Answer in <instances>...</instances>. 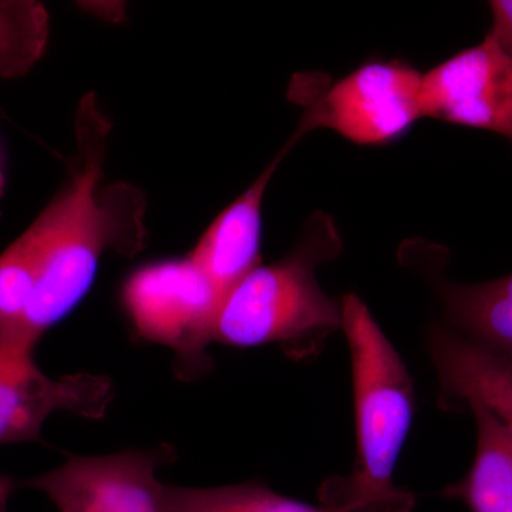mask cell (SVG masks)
Listing matches in <instances>:
<instances>
[{
	"mask_svg": "<svg viewBox=\"0 0 512 512\" xmlns=\"http://www.w3.org/2000/svg\"><path fill=\"white\" fill-rule=\"evenodd\" d=\"M427 348L439 379L441 404H483L512 434V363L437 323L429 330Z\"/></svg>",
	"mask_w": 512,
	"mask_h": 512,
	"instance_id": "cell-9",
	"label": "cell"
},
{
	"mask_svg": "<svg viewBox=\"0 0 512 512\" xmlns=\"http://www.w3.org/2000/svg\"><path fill=\"white\" fill-rule=\"evenodd\" d=\"M340 251L332 217L316 212L288 255L256 266L228 293L215 342L241 349L278 343L298 360L318 355L325 340L342 329V302L323 291L316 269Z\"/></svg>",
	"mask_w": 512,
	"mask_h": 512,
	"instance_id": "cell-3",
	"label": "cell"
},
{
	"mask_svg": "<svg viewBox=\"0 0 512 512\" xmlns=\"http://www.w3.org/2000/svg\"><path fill=\"white\" fill-rule=\"evenodd\" d=\"M164 504L167 512H326L276 493L261 481L212 488L164 484Z\"/></svg>",
	"mask_w": 512,
	"mask_h": 512,
	"instance_id": "cell-13",
	"label": "cell"
},
{
	"mask_svg": "<svg viewBox=\"0 0 512 512\" xmlns=\"http://www.w3.org/2000/svg\"><path fill=\"white\" fill-rule=\"evenodd\" d=\"M18 487V481L0 473V512H9L10 497H12V494L18 490Z\"/></svg>",
	"mask_w": 512,
	"mask_h": 512,
	"instance_id": "cell-17",
	"label": "cell"
},
{
	"mask_svg": "<svg viewBox=\"0 0 512 512\" xmlns=\"http://www.w3.org/2000/svg\"><path fill=\"white\" fill-rule=\"evenodd\" d=\"M446 325L512 363V274L480 284L434 281Z\"/></svg>",
	"mask_w": 512,
	"mask_h": 512,
	"instance_id": "cell-11",
	"label": "cell"
},
{
	"mask_svg": "<svg viewBox=\"0 0 512 512\" xmlns=\"http://www.w3.org/2000/svg\"><path fill=\"white\" fill-rule=\"evenodd\" d=\"M49 37V15L33 0H0V79H18L39 62Z\"/></svg>",
	"mask_w": 512,
	"mask_h": 512,
	"instance_id": "cell-14",
	"label": "cell"
},
{
	"mask_svg": "<svg viewBox=\"0 0 512 512\" xmlns=\"http://www.w3.org/2000/svg\"><path fill=\"white\" fill-rule=\"evenodd\" d=\"M342 330L352 365L356 458L348 476H332L320 485V507L412 512L416 497L393 480L416 409L412 376L366 303L353 293L342 299Z\"/></svg>",
	"mask_w": 512,
	"mask_h": 512,
	"instance_id": "cell-2",
	"label": "cell"
},
{
	"mask_svg": "<svg viewBox=\"0 0 512 512\" xmlns=\"http://www.w3.org/2000/svg\"><path fill=\"white\" fill-rule=\"evenodd\" d=\"M175 458L177 450L168 443L107 456H69L25 485L42 491L59 512H167L157 471Z\"/></svg>",
	"mask_w": 512,
	"mask_h": 512,
	"instance_id": "cell-6",
	"label": "cell"
},
{
	"mask_svg": "<svg viewBox=\"0 0 512 512\" xmlns=\"http://www.w3.org/2000/svg\"><path fill=\"white\" fill-rule=\"evenodd\" d=\"M36 286L32 248L20 235L0 254V346L32 350L25 343L26 320Z\"/></svg>",
	"mask_w": 512,
	"mask_h": 512,
	"instance_id": "cell-15",
	"label": "cell"
},
{
	"mask_svg": "<svg viewBox=\"0 0 512 512\" xmlns=\"http://www.w3.org/2000/svg\"><path fill=\"white\" fill-rule=\"evenodd\" d=\"M288 153L284 147L251 187L215 218L188 255L225 298L261 265L262 202L269 181Z\"/></svg>",
	"mask_w": 512,
	"mask_h": 512,
	"instance_id": "cell-10",
	"label": "cell"
},
{
	"mask_svg": "<svg viewBox=\"0 0 512 512\" xmlns=\"http://www.w3.org/2000/svg\"><path fill=\"white\" fill-rule=\"evenodd\" d=\"M421 74L407 63L370 62L332 82L295 76L289 99L302 104V119L286 147L316 128H329L359 146L396 141L420 120Z\"/></svg>",
	"mask_w": 512,
	"mask_h": 512,
	"instance_id": "cell-4",
	"label": "cell"
},
{
	"mask_svg": "<svg viewBox=\"0 0 512 512\" xmlns=\"http://www.w3.org/2000/svg\"><path fill=\"white\" fill-rule=\"evenodd\" d=\"M463 406L476 419V456L467 476L444 494L470 512H512V434L483 404Z\"/></svg>",
	"mask_w": 512,
	"mask_h": 512,
	"instance_id": "cell-12",
	"label": "cell"
},
{
	"mask_svg": "<svg viewBox=\"0 0 512 512\" xmlns=\"http://www.w3.org/2000/svg\"><path fill=\"white\" fill-rule=\"evenodd\" d=\"M421 116L500 134L512 143V56L488 33L421 74Z\"/></svg>",
	"mask_w": 512,
	"mask_h": 512,
	"instance_id": "cell-7",
	"label": "cell"
},
{
	"mask_svg": "<svg viewBox=\"0 0 512 512\" xmlns=\"http://www.w3.org/2000/svg\"><path fill=\"white\" fill-rule=\"evenodd\" d=\"M225 296L190 256L153 262L128 276L121 302L137 338L171 349L175 375L194 380L210 372L207 349Z\"/></svg>",
	"mask_w": 512,
	"mask_h": 512,
	"instance_id": "cell-5",
	"label": "cell"
},
{
	"mask_svg": "<svg viewBox=\"0 0 512 512\" xmlns=\"http://www.w3.org/2000/svg\"><path fill=\"white\" fill-rule=\"evenodd\" d=\"M109 377L76 373L53 379L36 365L32 350L0 346V444L42 440L56 412L100 420L113 400Z\"/></svg>",
	"mask_w": 512,
	"mask_h": 512,
	"instance_id": "cell-8",
	"label": "cell"
},
{
	"mask_svg": "<svg viewBox=\"0 0 512 512\" xmlns=\"http://www.w3.org/2000/svg\"><path fill=\"white\" fill-rule=\"evenodd\" d=\"M493 26L490 35L512 56V0L490 2Z\"/></svg>",
	"mask_w": 512,
	"mask_h": 512,
	"instance_id": "cell-16",
	"label": "cell"
},
{
	"mask_svg": "<svg viewBox=\"0 0 512 512\" xmlns=\"http://www.w3.org/2000/svg\"><path fill=\"white\" fill-rule=\"evenodd\" d=\"M111 124L96 96L80 101L77 156L69 183L25 232L36 266V286L25 343L36 349L53 326L92 288L101 255L134 256L146 247L143 194L124 183L101 185Z\"/></svg>",
	"mask_w": 512,
	"mask_h": 512,
	"instance_id": "cell-1",
	"label": "cell"
},
{
	"mask_svg": "<svg viewBox=\"0 0 512 512\" xmlns=\"http://www.w3.org/2000/svg\"><path fill=\"white\" fill-rule=\"evenodd\" d=\"M3 194H5V174H3L2 163H0V201H2Z\"/></svg>",
	"mask_w": 512,
	"mask_h": 512,
	"instance_id": "cell-18",
	"label": "cell"
}]
</instances>
